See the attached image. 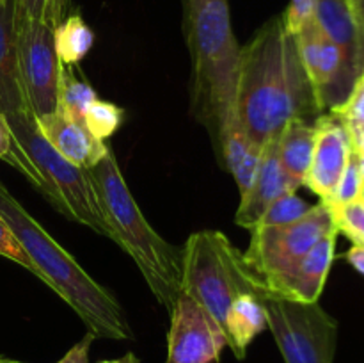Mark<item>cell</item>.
<instances>
[{"instance_id":"1","label":"cell","mask_w":364,"mask_h":363,"mask_svg":"<svg viewBox=\"0 0 364 363\" xmlns=\"http://www.w3.org/2000/svg\"><path fill=\"white\" fill-rule=\"evenodd\" d=\"M318 98L283 14L267 21L240 48L237 116L252 141L265 144L294 120L315 123Z\"/></svg>"},{"instance_id":"2","label":"cell","mask_w":364,"mask_h":363,"mask_svg":"<svg viewBox=\"0 0 364 363\" xmlns=\"http://www.w3.org/2000/svg\"><path fill=\"white\" fill-rule=\"evenodd\" d=\"M0 216L48 285L96 338L134 340L123 306L21 206L0 182Z\"/></svg>"},{"instance_id":"3","label":"cell","mask_w":364,"mask_h":363,"mask_svg":"<svg viewBox=\"0 0 364 363\" xmlns=\"http://www.w3.org/2000/svg\"><path fill=\"white\" fill-rule=\"evenodd\" d=\"M185 34L192 57V112L219 144L237 120L240 48L228 0H187Z\"/></svg>"},{"instance_id":"4","label":"cell","mask_w":364,"mask_h":363,"mask_svg":"<svg viewBox=\"0 0 364 363\" xmlns=\"http://www.w3.org/2000/svg\"><path fill=\"white\" fill-rule=\"evenodd\" d=\"M89 173L112 231V241L134 258L156 301L171 310L181 292V249L160 237L148 223L124 182L112 149Z\"/></svg>"},{"instance_id":"5","label":"cell","mask_w":364,"mask_h":363,"mask_svg":"<svg viewBox=\"0 0 364 363\" xmlns=\"http://www.w3.org/2000/svg\"><path fill=\"white\" fill-rule=\"evenodd\" d=\"M180 290L199 302L220 327L238 295H262L258 274L247 265L244 253L217 230L196 231L181 248Z\"/></svg>"},{"instance_id":"6","label":"cell","mask_w":364,"mask_h":363,"mask_svg":"<svg viewBox=\"0 0 364 363\" xmlns=\"http://www.w3.org/2000/svg\"><path fill=\"white\" fill-rule=\"evenodd\" d=\"M6 117L18 142L45 180L50 192L48 201L66 217L112 241V231L103 216L91 173L64 159L46 141L31 110L9 114Z\"/></svg>"},{"instance_id":"7","label":"cell","mask_w":364,"mask_h":363,"mask_svg":"<svg viewBox=\"0 0 364 363\" xmlns=\"http://www.w3.org/2000/svg\"><path fill=\"white\" fill-rule=\"evenodd\" d=\"M259 299L284 363H334L338 320L318 302Z\"/></svg>"},{"instance_id":"8","label":"cell","mask_w":364,"mask_h":363,"mask_svg":"<svg viewBox=\"0 0 364 363\" xmlns=\"http://www.w3.org/2000/svg\"><path fill=\"white\" fill-rule=\"evenodd\" d=\"M338 231L329 205L320 199L318 205L301 219L279 226L251 228V241L244 258L259 278L284 270L315 248L323 237Z\"/></svg>"},{"instance_id":"9","label":"cell","mask_w":364,"mask_h":363,"mask_svg":"<svg viewBox=\"0 0 364 363\" xmlns=\"http://www.w3.org/2000/svg\"><path fill=\"white\" fill-rule=\"evenodd\" d=\"M16 43L25 98L39 120L59 109L63 63L57 56L53 28L45 20L16 21Z\"/></svg>"},{"instance_id":"10","label":"cell","mask_w":364,"mask_h":363,"mask_svg":"<svg viewBox=\"0 0 364 363\" xmlns=\"http://www.w3.org/2000/svg\"><path fill=\"white\" fill-rule=\"evenodd\" d=\"M167 333L166 363H217L226 335L215 319L199 302L181 294L174 301Z\"/></svg>"},{"instance_id":"11","label":"cell","mask_w":364,"mask_h":363,"mask_svg":"<svg viewBox=\"0 0 364 363\" xmlns=\"http://www.w3.org/2000/svg\"><path fill=\"white\" fill-rule=\"evenodd\" d=\"M299 53L322 112H333L345 103L355 82L347 71L341 50L320 31L315 18L297 32Z\"/></svg>"},{"instance_id":"12","label":"cell","mask_w":364,"mask_h":363,"mask_svg":"<svg viewBox=\"0 0 364 363\" xmlns=\"http://www.w3.org/2000/svg\"><path fill=\"white\" fill-rule=\"evenodd\" d=\"M338 231L323 237L304 256L270 276L259 278V298L287 299L295 302H318L334 260Z\"/></svg>"},{"instance_id":"13","label":"cell","mask_w":364,"mask_h":363,"mask_svg":"<svg viewBox=\"0 0 364 363\" xmlns=\"http://www.w3.org/2000/svg\"><path fill=\"white\" fill-rule=\"evenodd\" d=\"M316 139L311 166L306 174L304 185L311 189L322 201H327L336 191L341 177L348 166L354 142L340 116L323 112L316 117Z\"/></svg>"},{"instance_id":"14","label":"cell","mask_w":364,"mask_h":363,"mask_svg":"<svg viewBox=\"0 0 364 363\" xmlns=\"http://www.w3.org/2000/svg\"><path fill=\"white\" fill-rule=\"evenodd\" d=\"M297 185L290 180L281 166L279 153H277V135H274L265 142L256 180L247 194L240 198L235 221L238 226L251 230L258 224L274 199L288 192H297Z\"/></svg>"},{"instance_id":"15","label":"cell","mask_w":364,"mask_h":363,"mask_svg":"<svg viewBox=\"0 0 364 363\" xmlns=\"http://www.w3.org/2000/svg\"><path fill=\"white\" fill-rule=\"evenodd\" d=\"M315 21L341 50L348 75L358 82L364 71V38L348 0H316Z\"/></svg>"},{"instance_id":"16","label":"cell","mask_w":364,"mask_h":363,"mask_svg":"<svg viewBox=\"0 0 364 363\" xmlns=\"http://www.w3.org/2000/svg\"><path fill=\"white\" fill-rule=\"evenodd\" d=\"M46 141L70 162L91 169L109 153L105 141L96 139L84 123L71 120L60 109L38 120Z\"/></svg>"},{"instance_id":"17","label":"cell","mask_w":364,"mask_h":363,"mask_svg":"<svg viewBox=\"0 0 364 363\" xmlns=\"http://www.w3.org/2000/svg\"><path fill=\"white\" fill-rule=\"evenodd\" d=\"M0 110L6 116L31 110L18 63L16 0H0Z\"/></svg>"},{"instance_id":"18","label":"cell","mask_w":364,"mask_h":363,"mask_svg":"<svg viewBox=\"0 0 364 363\" xmlns=\"http://www.w3.org/2000/svg\"><path fill=\"white\" fill-rule=\"evenodd\" d=\"M223 330L226 335L228 347L238 359H244L252 340L267 330V315L259 295H238L231 302Z\"/></svg>"},{"instance_id":"19","label":"cell","mask_w":364,"mask_h":363,"mask_svg":"<svg viewBox=\"0 0 364 363\" xmlns=\"http://www.w3.org/2000/svg\"><path fill=\"white\" fill-rule=\"evenodd\" d=\"M316 127L311 121L294 120L277 134V153L284 173L297 187L306 182L315 149Z\"/></svg>"},{"instance_id":"20","label":"cell","mask_w":364,"mask_h":363,"mask_svg":"<svg viewBox=\"0 0 364 363\" xmlns=\"http://www.w3.org/2000/svg\"><path fill=\"white\" fill-rule=\"evenodd\" d=\"M53 39L60 63L75 66L95 45V32L80 14H66L64 20L53 28Z\"/></svg>"},{"instance_id":"21","label":"cell","mask_w":364,"mask_h":363,"mask_svg":"<svg viewBox=\"0 0 364 363\" xmlns=\"http://www.w3.org/2000/svg\"><path fill=\"white\" fill-rule=\"evenodd\" d=\"M96 98L98 96L95 89L75 71V66L63 64L59 84V109L71 120L84 123L85 112Z\"/></svg>"},{"instance_id":"22","label":"cell","mask_w":364,"mask_h":363,"mask_svg":"<svg viewBox=\"0 0 364 363\" xmlns=\"http://www.w3.org/2000/svg\"><path fill=\"white\" fill-rule=\"evenodd\" d=\"M0 160L9 164L11 167H14L16 171H20L46 199H50L48 187H46L45 180L41 178V174L38 173V169L34 167V164L31 162V159L27 157L25 149L21 148V144L18 142L16 135L11 130L9 123H7L6 114L0 110Z\"/></svg>"},{"instance_id":"23","label":"cell","mask_w":364,"mask_h":363,"mask_svg":"<svg viewBox=\"0 0 364 363\" xmlns=\"http://www.w3.org/2000/svg\"><path fill=\"white\" fill-rule=\"evenodd\" d=\"M121 121H123V109L117 107L116 103L103 102L100 98H96L89 105L87 112L84 116V123L87 130L100 141L109 139L119 128Z\"/></svg>"},{"instance_id":"24","label":"cell","mask_w":364,"mask_h":363,"mask_svg":"<svg viewBox=\"0 0 364 363\" xmlns=\"http://www.w3.org/2000/svg\"><path fill=\"white\" fill-rule=\"evenodd\" d=\"M311 206L313 205L304 201L301 196H297V192H288L270 203L256 226H279V224L294 223L304 217L311 210Z\"/></svg>"},{"instance_id":"25","label":"cell","mask_w":364,"mask_h":363,"mask_svg":"<svg viewBox=\"0 0 364 363\" xmlns=\"http://www.w3.org/2000/svg\"><path fill=\"white\" fill-rule=\"evenodd\" d=\"M333 112L340 116L347 130L350 132L352 142L358 141L364 134V71L361 77L358 78L354 89L350 91L348 98L345 100L343 105L338 107Z\"/></svg>"},{"instance_id":"26","label":"cell","mask_w":364,"mask_h":363,"mask_svg":"<svg viewBox=\"0 0 364 363\" xmlns=\"http://www.w3.org/2000/svg\"><path fill=\"white\" fill-rule=\"evenodd\" d=\"M329 205V203H327ZM333 212L334 224L338 228V233H345L354 244L364 242V201L347 203V205H329Z\"/></svg>"},{"instance_id":"27","label":"cell","mask_w":364,"mask_h":363,"mask_svg":"<svg viewBox=\"0 0 364 363\" xmlns=\"http://www.w3.org/2000/svg\"><path fill=\"white\" fill-rule=\"evenodd\" d=\"M364 187V178L361 171V162H359V153H352L350 160H348V166L345 169L343 177H341L340 184H338L334 194L327 199L326 203L329 205H347V203L359 201L363 194Z\"/></svg>"},{"instance_id":"28","label":"cell","mask_w":364,"mask_h":363,"mask_svg":"<svg viewBox=\"0 0 364 363\" xmlns=\"http://www.w3.org/2000/svg\"><path fill=\"white\" fill-rule=\"evenodd\" d=\"M263 148H265V144L252 142V146L247 149V153H245V157L242 159V162L238 164L237 169L233 171V177H235V182H237L240 198L247 194L249 189H251L252 184H255L256 174H258V169H259V164H262Z\"/></svg>"},{"instance_id":"29","label":"cell","mask_w":364,"mask_h":363,"mask_svg":"<svg viewBox=\"0 0 364 363\" xmlns=\"http://www.w3.org/2000/svg\"><path fill=\"white\" fill-rule=\"evenodd\" d=\"M0 256H6V258L13 260L14 263L21 265L23 269H27L28 273H32L36 278L41 280L39 270L36 269L32 260L28 258L27 253L23 251V248H21L20 242L16 241V237H14V233L11 231V228L7 226V223L4 221L2 216H0Z\"/></svg>"},{"instance_id":"30","label":"cell","mask_w":364,"mask_h":363,"mask_svg":"<svg viewBox=\"0 0 364 363\" xmlns=\"http://www.w3.org/2000/svg\"><path fill=\"white\" fill-rule=\"evenodd\" d=\"M48 0H16V21L43 20Z\"/></svg>"},{"instance_id":"31","label":"cell","mask_w":364,"mask_h":363,"mask_svg":"<svg viewBox=\"0 0 364 363\" xmlns=\"http://www.w3.org/2000/svg\"><path fill=\"white\" fill-rule=\"evenodd\" d=\"M95 335L87 331V335L80 342H77L57 363H89V351H91V344L95 342Z\"/></svg>"},{"instance_id":"32","label":"cell","mask_w":364,"mask_h":363,"mask_svg":"<svg viewBox=\"0 0 364 363\" xmlns=\"http://www.w3.org/2000/svg\"><path fill=\"white\" fill-rule=\"evenodd\" d=\"M68 6H70V0H48L46 2L45 9V18L43 20L50 25L52 28H55L60 21L66 16Z\"/></svg>"},{"instance_id":"33","label":"cell","mask_w":364,"mask_h":363,"mask_svg":"<svg viewBox=\"0 0 364 363\" xmlns=\"http://www.w3.org/2000/svg\"><path fill=\"white\" fill-rule=\"evenodd\" d=\"M347 260L355 270L364 274V244H354L347 253Z\"/></svg>"},{"instance_id":"34","label":"cell","mask_w":364,"mask_h":363,"mask_svg":"<svg viewBox=\"0 0 364 363\" xmlns=\"http://www.w3.org/2000/svg\"><path fill=\"white\" fill-rule=\"evenodd\" d=\"M348 4H350L352 13H354L355 20H358V25L364 38V0H348Z\"/></svg>"},{"instance_id":"35","label":"cell","mask_w":364,"mask_h":363,"mask_svg":"<svg viewBox=\"0 0 364 363\" xmlns=\"http://www.w3.org/2000/svg\"><path fill=\"white\" fill-rule=\"evenodd\" d=\"M100 363H139V358L134 354V352H128V354L121 356V358L117 359H103V362Z\"/></svg>"},{"instance_id":"36","label":"cell","mask_w":364,"mask_h":363,"mask_svg":"<svg viewBox=\"0 0 364 363\" xmlns=\"http://www.w3.org/2000/svg\"><path fill=\"white\" fill-rule=\"evenodd\" d=\"M0 363H23V362H18V359L6 358V356H0Z\"/></svg>"},{"instance_id":"37","label":"cell","mask_w":364,"mask_h":363,"mask_svg":"<svg viewBox=\"0 0 364 363\" xmlns=\"http://www.w3.org/2000/svg\"><path fill=\"white\" fill-rule=\"evenodd\" d=\"M359 162H361V171H363V178H364V153H359Z\"/></svg>"},{"instance_id":"38","label":"cell","mask_w":364,"mask_h":363,"mask_svg":"<svg viewBox=\"0 0 364 363\" xmlns=\"http://www.w3.org/2000/svg\"><path fill=\"white\" fill-rule=\"evenodd\" d=\"M361 199L364 201V187H363V194H361Z\"/></svg>"}]
</instances>
